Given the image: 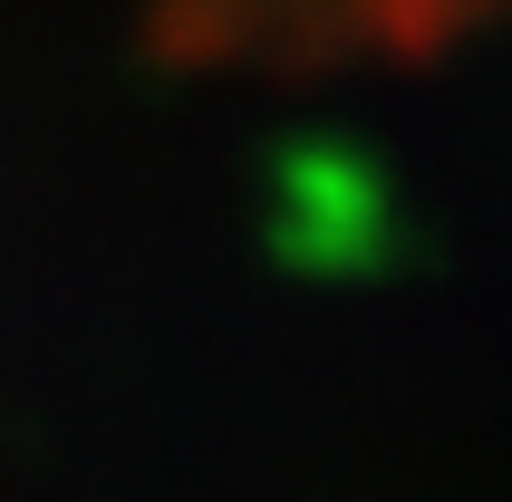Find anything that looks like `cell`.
I'll return each instance as SVG.
<instances>
[{"mask_svg":"<svg viewBox=\"0 0 512 502\" xmlns=\"http://www.w3.org/2000/svg\"><path fill=\"white\" fill-rule=\"evenodd\" d=\"M271 242L310 280H368L397 251V194L348 145H300L271 174Z\"/></svg>","mask_w":512,"mask_h":502,"instance_id":"cell-1","label":"cell"}]
</instances>
